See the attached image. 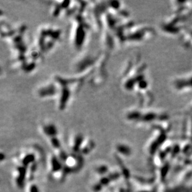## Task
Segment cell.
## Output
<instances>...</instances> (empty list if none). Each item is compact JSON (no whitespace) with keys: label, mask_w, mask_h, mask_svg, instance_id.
I'll return each mask as SVG.
<instances>
[{"label":"cell","mask_w":192,"mask_h":192,"mask_svg":"<svg viewBox=\"0 0 192 192\" xmlns=\"http://www.w3.org/2000/svg\"><path fill=\"white\" fill-rule=\"evenodd\" d=\"M62 31L60 28L51 25L39 28L36 33L33 45L41 55L49 53L60 42Z\"/></svg>","instance_id":"3957f363"},{"label":"cell","mask_w":192,"mask_h":192,"mask_svg":"<svg viewBox=\"0 0 192 192\" xmlns=\"http://www.w3.org/2000/svg\"><path fill=\"white\" fill-rule=\"evenodd\" d=\"M88 7V3L83 1L79 11L71 17L70 38L71 44L77 49H80L83 46L86 36L90 33V21L88 20L86 15Z\"/></svg>","instance_id":"7a4b0ae2"},{"label":"cell","mask_w":192,"mask_h":192,"mask_svg":"<svg viewBox=\"0 0 192 192\" xmlns=\"http://www.w3.org/2000/svg\"><path fill=\"white\" fill-rule=\"evenodd\" d=\"M88 77L75 74L74 77H66L55 75L43 84L37 90L40 98L57 99V105L59 110H64L69 104L71 98L80 88L82 83Z\"/></svg>","instance_id":"6da1fadb"}]
</instances>
